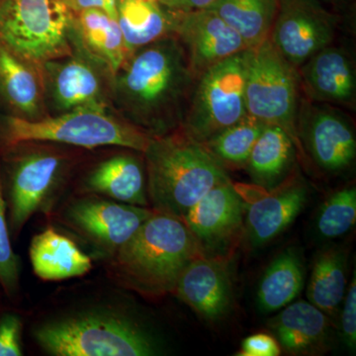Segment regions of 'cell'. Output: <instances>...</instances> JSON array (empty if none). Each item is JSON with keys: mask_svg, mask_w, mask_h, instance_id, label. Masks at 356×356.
I'll return each mask as SVG.
<instances>
[{"mask_svg": "<svg viewBox=\"0 0 356 356\" xmlns=\"http://www.w3.org/2000/svg\"><path fill=\"white\" fill-rule=\"evenodd\" d=\"M186 54L175 35L129 54L110 79L114 113L149 138L181 128L195 84Z\"/></svg>", "mask_w": 356, "mask_h": 356, "instance_id": "1", "label": "cell"}, {"mask_svg": "<svg viewBox=\"0 0 356 356\" xmlns=\"http://www.w3.org/2000/svg\"><path fill=\"white\" fill-rule=\"evenodd\" d=\"M31 336L50 356H156L163 337L132 307L115 299L79 302L44 314Z\"/></svg>", "mask_w": 356, "mask_h": 356, "instance_id": "2", "label": "cell"}, {"mask_svg": "<svg viewBox=\"0 0 356 356\" xmlns=\"http://www.w3.org/2000/svg\"><path fill=\"white\" fill-rule=\"evenodd\" d=\"M91 151L53 143H21L0 149V172L13 242L33 216L50 219L70 193Z\"/></svg>", "mask_w": 356, "mask_h": 356, "instance_id": "3", "label": "cell"}, {"mask_svg": "<svg viewBox=\"0 0 356 356\" xmlns=\"http://www.w3.org/2000/svg\"><path fill=\"white\" fill-rule=\"evenodd\" d=\"M201 254L184 220L154 211L103 264L117 286L156 299L173 293L184 269Z\"/></svg>", "mask_w": 356, "mask_h": 356, "instance_id": "4", "label": "cell"}, {"mask_svg": "<svg viewBox=\"0 0 356 356\" xmlns=\"http://www.w3.org/2000/svg\"><path fill=\"white\" fill-rule=\"evenodd\" d=\"M143 154L149 206L168 216L184 220L207 192L231 180L207 147L181 128L151 138Z\"/></svg>", "mask_w": 356, "mask_h": 356, "instance_id": "5", "label": "cell"}, {"mask_svg": "<svg viewBox=\"0 0 356 356\" xmlns=\"http://www.w3.org/2000/svg\"><path fill=\"white\" fill-rule=\"evenodd\" d=\"M149 139L112 110H77L37 120L0 111V149L21 143L38 142L88 151L122 147L143 153Z\"/></svg>", "mask_w": 356, "mask_h": 356, "instance_id": "6", "label": "cell"}, {"mask_svg": "<svg viewBox=\"0 0 356 356\" xmlns=\"http://www.w3.org/2000/svg\"><path fill=\"white\" fill-rule=\"evenodd\" d=\"M74 15L67 0H0V42L37 65L67 57Z\"/></svg>", "mask_w": 356, "mask_h": 356, "instance_id": "7", "label": "cell"}, {"mask_svg": "<svg viewBox=\"0 0 356 356\" xmlns=\"http://www.w3.org/2000/svg\"><path fill=\"white\" fill-rule=\"evenodd\" d=\"M153 213L102 196L70 193L49 220L83 245L91 259L105 262Z\"/></svg>", "mask_w": 356, "mask_h": 356, "instance_id": "8", "label": "cell"}, {"mask_svg": "<svg viewBox=\"0 0 356 356\" xmlns=\"http://www.w3.org/2000/svg\"><path fill=\"white\" fill-rule=\"evenodd\" d=\"M300 91L298 70L276 51L269 39L250 50L245 90L248 115L264 125L284 130L299 156L307 159L297 132Z\"/></svg>", "mask_w": 356, "mask_h": 356, "instance_id": "9", "label": "cell"}, {"mask_svg": "<svg viewBox=\"0 0 356 356\" xmlns=\"http://www.w3.org/2000/svg\"><path fill=\"white\" fill-rule=\"evenodd\" d=\"M250 50L232 56L196 79L181 130L199 143L247 116L245 81Z\"/></svg>", "mask_w": 356, "mask_h": 356, "instance_id": "10", "label": "cell"}, {"mask_svg": "<svg viewBox=\"0 0 356 356\" xmlns=\"http://www.w3.org/2000/svg\"><path fill=\"white\" fill-rule=\"evenodd\" d=\"M39 67L49 115L86 109L112 110L111 79L83 51L74 48L72 55L48 60Z\"/></svg>", "mask_w": 356, "mask_h": 356, "instance_id": "11", "label": "cell"}, {"mask_svg": "<svg viewBox=\"0 0 356 356\" xmlns=\"http://www.w3.org/2000/svg\"><path fill=\"white\" fill-rule=\"evenodd\" d=\"M297 132L306 158L323 172L337 175L355 163V125L348 114L332 105L301 98Z\"/></svg>", "mask_w": 356, "mask_h": 356, "instance_id": "12", "label": "cell"}, {"mask_svg": "<svg viewBox=\"0 0 356 356\" xmlns=\"http://www.w3.org/2000/svg\"><path fill=\"white\" fill-rule=\"evenodd\" d=\"M91 152L79 168L70 193L92 194L151 208L142 152L122 147H113V151L98 156Z\"/></svg>", "mask_w": 356, "mask_h": 356, "instance_id": "13", "label": "cell"}, {"mask_svg": "<svg viewBox=\"0 0 356 356\" xmlns=\"http://www.w3.org/2000/svg\"><path fill=\"white\" fill-rule=\"evenodd\" d=\"M339 18L320 0H280L269 41L293 67H301L336 38Z\"/></svg>", "mask_w": 356, "mask_h": 356, "instance_id": "14", "label": "cell"}, {"mask_svg": "<svg viewBox=\"0 0 356 356\" xmlns=\"http://www.w3.org/2000/svg\"><path fill=\"white\" fill-rule=\"evenodd\" d=\"M175 13L173 35L181 44L195 79L213 65L250 50L242 37L210 9Z\"/></svg>", "mask_w": 356, "mask_h": 356, "instance_id": "15", "label": "cell"}, {"mask_svg": "<svg viewBox=\"0 0 356 356\" xmlns=\"http://www.w3.org/2000/svg\"><path fill=\"white\" fill-rule=\"evenodd\" d=\"M243 196L233 182L217 185L205 194L184 218L203 254L218 257L243 226Z\"/></svg>", "mask_w": 356, "mask_h": 356, "instance_id": "16", "label": "cell"}, {"mask_svg": "<svg viewBox=\"0 0 356 356\" xmlns=\"http://www.w3.org/2000/svg\"><path fill=\"white\" fill-rule=\"evenodd\" d=\"M173 294L206 320L225 317L233 302L226 261L221 257L199 255L180 275Z\"/></svg>", "mask_w": 356, "mask_h": 356, "instance_id": "17", "label": "cell"}, {"mask_svg": "<svg viewBox=\"0 0 356 356\" xmlns=\"http://www.w3.org/2000/svg\"><path fill=\"white\" fill-rule=\"evenodd\" d=\"M298 74L309 100L355 108V65L346 49L325 47L298 67Z\"/></svg>", "mask_w": 356, "mask_h": 356, "instance_id": "18", "label": "cell"}, {"mask_svg": "<svg viewBox=\"0 0 356 356\" xmlns=\"http://www.w3.org/2000/svg\"><path fill=\"white\" fill-rule=\"evenodd\" d=\"M247 208L245 232L248 243L261 247L282 234L296 219L307 202L305 184L286 180L273 189H264Z\"/></svg>", "mask_w": 356, "mask_h": 356, "instance_id": "19", "label": "cell"}, {"mask_svg": "<svg viewBox=\"0 0 356 356\" xmlns=\"http://www.w3.org/2000/svg\"><path fill=\"white\" fill-rule=\"evenodd\" d=\"M0 111L37 120L48 116L39 65L0 42Z\"/></svg>", "mask_w": 356, "mask_h": 356, "instance_id": "20", "label": "cell"}, {"mask_svg": "<svg viewBox=\"0 0 356 356\" xmlns=\"http://www.w3.org/2000/svg\"><path fill=\"white\" fill-rule=\"evenodd\" d=\"M33 273L43 281L81 277L92 269V259L72 236L53 224L33 236L29 247Z\"/></svg>", "mask_w": 356, "mask_h": 356, "instance_id": "21", "label": "cell"}, {"mask_svg": "<svg viewBox=\"0 0 356 356\" xmlns=\"http://www.w3.org/2000/svg\"><path fill=\"white\" fill-rule=\"evenodd\" d=\"M268 325L283 350L292 355H313L327 348L330 318L310 302L288 304Z\"/></svg>", "mask_w": 356, "mask_h": 356, "instance_id": "22", "label": "cell"}, {"mask_svg": "<svg viewBox=\"0 0 356 356\" xmlns=\"http://www.w3.org/2000/svg\"><path fill=\"white\" fill-rule=\"evenodd\" d=\"M70 39L72 47L95 60L110 79L129 56L117 19L102 11L76 13Z\"/></svg>", "mask_w": 356, "mask_h": 356, "instance_id": "23", "label": "cell"}, {"mask_svg": "<svg viewBox=\"0 0 356 356\" xmlns=\"http://www.w3.org/2000/svg\"><path fill=\"white\" fill-rule=\"evenodd\" d=\"M116 19L131 54L173 35L175 13L158 0H117Z\"/></svg>", "mask_w": 356, "mask_h": 356, "instance_id": "24", "label": "cell"}, {"mask_svg": "<svg viewBox=\"0 0 356 356\" xmlns=\"http://www.w3.org/2000/svg\"><path fill=\"white\" fill-rule=\"evenodd\" d=\"M296 153L294 143L284 130L264 125L245 168L255 185L269 191L284 182Z\"/></svg>", "mask_w": 356, "mask_h": 356, "instance_id": "25", "label": "cell"}, {"mask_svg": "<svg viewBox=\"0 0 356 356\" xmlns=\"http://www.w3.org/2000/svg\"><path fill=\"white\" fill-rule=\"evenodd\" d=\"M305 282V269L296 248H286L271 261L257 288V307L264 314L284 308L299 296Z\"/></svg>", "mask_w": 356, "mask_h": 356, "instance_id": "26", "label": "cell"}, {"mask_svg": "<svg viewBox=\"0 0 356 356\" xmlns=\"http://www.w3.org/2000/svg\"><path fill=\"white\" fill-rule=\"evenodd\" d=\"M280 0H216L209 7L235 30L250 50L268 39Z\"/></svg>", "mask_w": 356, "mask_h": 356, "instance_id": "27", "label": "cell"}, {"mask_svg": "<svg viewBox=\"0 0 356 356\" xmlns=\"http://www.w3.org/2000/svg\"><path fill=\"white\" fill-rule=\"evenodd\" d=\"M348 257L339 248L323 250L316 259L307 288L309 302L334 318L346 293Z\"/></svg>", "mask_w": 356, "mask_h": 356, "instance_id": "28", "label": "cell"}, {"mask_svg": "<svg viewBox=\"0 0 356 356\" xmlns=\"http://www.w3.org/2000/svg\"><path fill=\"white\" fill-rule=\"evenodd\" d=\"M264 124L250 115L203 143L225 168H245Z\"/></svg>", "mask_w": 356, "mask_h": 356, "instance_id": "29", "label": "cell"}, {"mask_svg": "<svg viewBox=\"0 0 356 356\" xmlns=\"http://www.w3.org/2000/svg\"><path fill=\"white\" fill-rule=\"evenodd\" d=\"M356 222V189L346 187L332 193L323 204L316 219V229L322 238L332 240L348 234Z\"/></svg>", "mask_w": 356, "mask_h": 356, "instance_id": "30", "label": "cell"}, {"mask_svg": "<svg viewBox=\"0 0 356 356\" xmlns=\"http://www.w3.org/2000/svg\"><path fill=\"white\" fill-rule=\"evenodd\" d=\"M20 259L13 248L0 172V290L11 301L20 295Z\"/></svg>", "mask_w": 356, "mask_h": 356, "instance_id": "31", "label": "cell"}, {"mask_svg": "<svg viewBox=\"0 0 356 356\" xmlns=\"http://www.w3.org/2000/svg\"><path fill=\"white\" fill-rule=\"evenodd\" d=\"M23 321L16 312L0 315V356L23 355Z\"/></svg>", "mask_w": 356, "mask_h": 356, "instance_id": "32", "label": "cell"}, {"mask_svg": "<svg viewBox=\"0 0 356 356\" xmlns=\"http://www.w3.org/2000/svg\"><path fill=\"white\" fill-rule=\"evenodd\" d=\"M341 334L346 348L355 353L356 348V274H353L350 286L341 304Z\"/></svg>", "mask_w": 356, "mask_h": 356, "instance_id": "33", "label": "cell"}, {"mask_svg": "<svg viewBox=\"0 0 356 356\" xmlns=\"http://www.w3.org/2000/svg\"><path fill=\"white\" fill-rule=\"evenodd\" d=\"M281 353L280 346L274 337L267 334H257L248 337L242 343V356H277Z\"/></svg>", "mask_w": 356, "mask_h": 356, "instance_id": "34", "label": "cell"}, {"mask_svg": "<svg viewBox=\"0 0 356 356\" xmlns=\"http://www.w3.org/2000/svg\"><path fill=\"white\" fill-rule=\"evenodd\" d=\"M74 13L84 10H99L117 18V0H67Z\"/></svg>", "mask_w": 356, "mask_h": 356, "instance_id": "35", "label": "cell"}, {"mask_svg": "<svg viewBox=\"0 0 356 356\" xmlns=\"http://www.w3.org/2000/svg\"><path fill=\"white\" fill-rule=\"evenodd\" d=\"M216 0H159L166 8L178 13H189V11L207 9Z\"/></svg>", "mask_w": 356, "mask_h": 356, "instance_id": "36", "label": "cell"}, {"mask_svg": "<svg viewBox=\"0 0 356 356\" xmlns=\"http://www.w3.org/2000/svg\"><path fill=\"white\" fill-rule=\"evenodd\" d=\"M327 1H337V0H327Z\"/></svg>", "mask_w": 356, "mask_h": 356, "instance_id": "37", "label": "cell"}, {"mask_svg": "<svg viewBox=\"0 0 356 356\" xmlns=\"http://www.w3.org/2000/svg\"><path fill=\"white\" fill-rule=\"evenodd\" d=\"M158 1H159V0H158Z\"/></svg>", "mask_w": 356, "mask_h": 356, "instance_id": "38", "label": "cell"}]
</instances>
